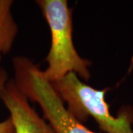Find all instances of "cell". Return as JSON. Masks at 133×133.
Here are the masks:
<instances>
[{
    "label": "cell",
    "mask_w": 133,
    "mask_h": 133,
    "mask_svg": "<svg viewBox=\"0 0 133 133\" xmlns=\"http://www.w3.org/2000/svg\"><path fill=\"white\" fill-rule=\"evenodd\" d=\"M51 34V43L45 61L47 69L43 71L48 81L53 83L73 72L81 80L91 77L90 60L82 58L72 40V10L66 0H37Z\"/></svg>",
    "instance_id": "6da1fadb"
},
{
    "label": "cell",
    "mask_w": 133,
    "mask_h": 133,
    "mask_svg": "<svg viewBox=\"0 0 133 133\" xmlns=\"http://www.w3.org/2000/svg\"><path fill=\"white\" fill-rule=\"evenodd\" d=\"M69 112L84 124L91 117L106 133H133V109L125 107L117 116L110 113L105 95L107 90H97L71 72L51 83Z\"/></svg>",
    "instance_id": "7a4b0ae2"
},
{
    "label": "cell",
    "mask_w": 133,
    "mask_h": 133,
    "mask_svg": "<svg viewBox=\"0 0 133 133\" xmlns=\"http://www.w3.org/2000/svg\"><path fill=\"white\" fill-rule=\"evenodd\" d=\"M12 64L16 87L29 101L38 104L43 118L56 133H96L69 112L42 70L30 58L15 56Z\"/></svg>",
    "instance_id": "3957f363"
},
{
    "label": "cell",
    "mask_w": 133,
    "mask_h": 133,
    "mask_svg": "<svg viewBox=\"0 0 133 133\" xmlns=\"http://www.w3.org/2000/svg\"><path fill=\"white\" fill-rule=\"evenodd\" d=\"M0 99L10 112L15 133H56L30 104L29 100L16 87L14 79H8L0 89Z\"/></svg>",
    "instance_id": "277c9868"
},
{
    "label": "cell",
    "mask_w": 133,
    "mask_h": 133,
    "mask_svg": "<svg viewBox=\"0 0 133 133\" xmlns=\"http://www.w3.org/2000/svg\"><path fill=\"white\" fill-rule=\"evenodd\" d=\"M12 0H0V62L10 52L19 32L12 14Z\"/></svg>",
    "instance_id": "5b68a950"
},
{
    "label": "cell",
    "mask_w": 133,
    "mask_h": 133,
    "mask_svg": "<svg viewBox=\"0 0 133 133\" xmlns=\"http://www.w3.org/2000/svg\"><path fill=\"white\" fill-rule=\"evenodd\" d=\"M8 80V72L4 68L0 67V89L5 85ZM0 133H15L14 124L10 117L5 121L0 122Z\"/></svg>",
    "instance_id": "8992f818"
}]
</instances>
